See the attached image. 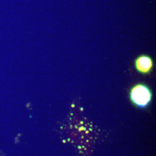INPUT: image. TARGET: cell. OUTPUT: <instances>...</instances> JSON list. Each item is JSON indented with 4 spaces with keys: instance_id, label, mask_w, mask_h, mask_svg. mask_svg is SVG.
Here are the masks:
<instances>
[{
    "instance_id": "cell-1",
    "label": "cell",
    "mask_w": 156,
    "mask_h": 156,
    "mask_svg": "<svg viewBox=\"0 0 156 156\" xmlns=\"http://www.w3.org/2000/svg\"><path fill=\"white\" fill-rule=\"evenodd\" d=\"M129 97L135 105L140 108H145L151 103L152 94L146 85L138 84L131 89Z\"/></svg>"
},
{
    "instance_id": "cell-2",
    "label": "cell",
    "mask_w": 156,
    "mask_h": 156,
    "mask_svg": "<svg viewBox=\"0 0 156 156\" xmlns=\"http://www.w3.org/2000/svg\"><path fill=\"white\" fill-rule=\"evenodd\" d=\"M136 70L142 74H149L153 68V61L150 56L142 55L138 56L135 60Z\"/></svg>"
}]
</instances>
